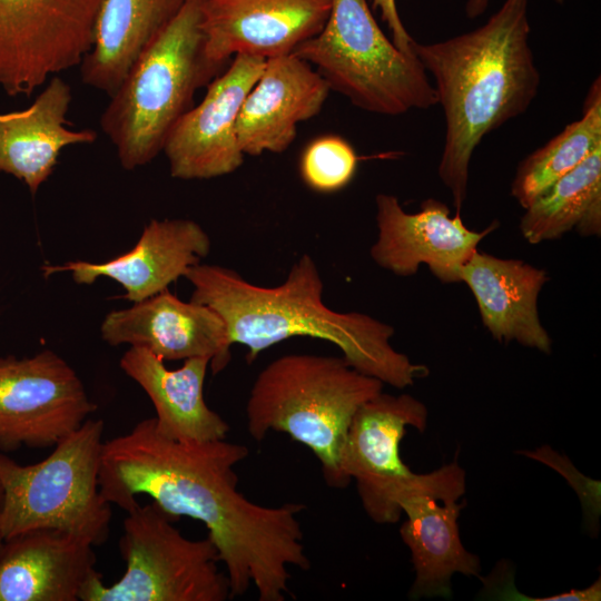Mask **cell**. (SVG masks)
I'll return each mask as SVG.
<instances>
[{"mask_svg": "<svg viewBox=\"0 0 601 601\" xmlns=\"http://www.w3.org/2000/svg\"><path fill=\"white\" fill-rule=\"evenodd\" d=\"M249 450L224 440L183 442L162 436L154 417L104 442L99 489L128 512L146 495L177 520L203 522L228 577L231 598L255 585L259 601H284L289 568L308 570L299 503L264 506L237 489L235 466Z\"/></svg>", "mask_w": 601, "mask_h": 601, "instance_id": "cell-1", "label": "cell"}, {"mask_svg": "<svg viewBox=\"0 0 601 601\" xmlns=\"http://www.w3.org/2000/svg\"><path fill=\"white\" fill-rule=\"evenodd\" d=\"M528 0H505L481 27L453 38L413 45L435 85L445 120L437 174L461 211L470 164L483 138L526 112L541 75L530 46Z\"/></svg>", "mask_w": 601, "mask_h": 601, "instance_id": "cell-2", "label": "cell"}, {"mask_svg": "<svg viewBox=\"0 0 601 601\" xmlns=\"http://www.w3.org/2000/svg\"><path fill=\"white\" fill-rule=\"evenodd\" d=\"M184 277L194 287L190 300L221 316L231 344L248 348L249 364L282 341L309 336L334 344L352 367L396 388L430 373L427 366L412 363L393 348V326L363 313L327 307L322 276L309 255H302L285 282L275 287L254 285L231 268L200 263Z\"/></svg>", "mask_w": 601, "mask_h": 601, "instance_id": "cell-3", "label": "cell"}, {"mask_svg": "<svg viewBox=\"0 0 601 601\" xmlns=\"http://www.w3.org/2000/svg\"><path fill=\"white\" fill-rule=\"evenodd\" d=\"M383 385L343 356L283 355L264 367L252 386L247 431L255 441L270 431L287 433L314 453L327 485L345 489L349 482L339 460L349 424Z\"/></svg>", "mask_w": 601, "mask_h": 601, "instance_id": "cell-4", "label": "cell"}, {"mask_svg": "<svg viewBox=\"0 0 601 601\" xmlns=\"http://www.w3.org/2000/svg\"><path fill=\"white\" fill-rule=\"evenodd\" d=\"M199 2L184 0L140 52L100 117V128L127 170L162 151L195 91L215 75L204 59Z\"/></svg>", "mask_w": 601, "mask_h": 601, "instance_id": "cell-5", "label": "cell"}, {"mask_svg": "<svg viewBox=\"0 0 601 601\" xmlns=\"http://www.w3.org/2000/svg\"><path fill=\"white\" fill-rule=\"evenodd\" d=\"M105 423L88 418L58 442L42 461L22 465L0 451L4 540L33 530H57L104 544L111 504L100 493Z\"/></svg>", "mask_w": 601, "mask_h": 601, "instance_id": "cell-6", "label": "cell"}, {"mask_svg": "<svg viewBox=\"0 0 601 601\" xmlns=\"http://www.w3.org/2000/svg\"><path fill=\"white\" fill-rule=\"evenodd\" d=\"M292 53L365 111L398 116L437 105L421 61L384 35L366 0H332L323 29Z\"/></svg>", "mask_w": 601, "mask_h": 601, "instance_id": "cell-7", "label": "cell"}, {"mask_svg": "<svg viewBox=\"0 0 601 601\" xmlns=\"http://www.w3.org/2000/svg\"><path fill=\"white\" fill-rule=\"evenodd\" d=\"M119 552L126 569L106 585L100 573L85 587L80 601H226L230 584L211 540H191L176 518L155 502L126 512Z\"/></svg>", "mask_w": 601, "mask_h": 601, "instance_id": "cell-8", "label": "cell"}, {"mask_svg": "<svg viewBox=\"0 0 601 601\" xmlns=\"http://www.w3.org/2000/svg\"><path fill=\"white\" fill-rule=\"evenodd\" d=\"M104 0H0V88L30 96L80 66Z\"/></svg>", "mask_w": 601, "mask_h": 601, "instance_id": "cell-9", "label": "cell"}, {"mask_svg": "<svg viewBox=\"0 0 601 601\" xmlns=\"http://www.w3.org/2000/svg\"><path fill=\"white\" fill-rule=\"evenodd\" d=\"M97 410L76 371L45 349L0 356V451L53 447Z\"/></svg>", "mask_w": 601, "mask_h": 601, "instance_id": "cell-10", "label": "cell"}, {"mask_svg": "<svg viewBox=\"0 0 601 601\" xmlns=\"http://www.w3.org/2000/svg\"><path fill=\"white\" fill-rule=\"evenodd\" d=\"M465 493V472L455 461L437 470L415 474L397 504L406 515L400 535L411 552L415 579L411 599L452 595L454 573L479 577L480 559L460 538L457 520Z\"/></svg>", "mask_w": 601, "mask_h": 601, "instance_id": "cell-11", "label": "cell"}, {"mask_svg": "<svg viewBox=\"0 0 601 601\" xmlns=\"http://www.w3.org/2000/svg\"><path fill=\"white\" fill-rule=\"evenodd\" d=\"M428 411L410 394L381 392L365 402L349 424L342 452L344 477L356 481L363 509L378 524L396 523L400 494L415 473L403 462L401 441L407 426L424 432Z\"/></svg>", "mask_w": 601, "mask_h": 601, "instance_id": "cell-12", "label": "cell"}, {"mask_svg": "<svg viewBox=\"0 0 601 601\" xmlns=\"http://www.w3.org/2000/svg\"><path fill=\"white\" fill-rule=\"evenodd\" d=\"M266 59L237 55L215 78L203 100L171 128L162 151L177 179H210L229 175L244 162L236 134L242 105L265 67Z\"/></svg>", "mask_w": 601, "mask_h": 601, "instance_id": "cell-13", "label": "cell"}, {"mask_svg": "<svg viewBox=\"0 0 601 601\" xmlns=\"http://www.w3.org/2000/svg\"><path fill=\"white\" fill-rule=\"evenodd\" d=\"M375 203L378 236L371 257L397 276H412L424 264L441 283H461L462 267L499 226L494 221L482 231L471 230L459 211L451 217L450 208L433 198L415 214L406 213L394 195L378 194Z\"/></svg>", "mask_w": 601, "mask_h": 601, "instance_id": "cell-14", "label": "cell"}, {"mask_svg": "<svg viewBox=\"0 0 601 601\" xmlns=\"http://www.w3.org/2000/svg\"><path fill=\"white\" fill-rule=\"evenodd\" d=\"M332 0H200L206 65L215 73L237 55L292 53L327 21Z\"/></svg>", "mask_w": 601, "mask_h": 601, "instance_id": "cell-15", "label": "cell"}, {"mask_svg": "<svg viewBox=\"0 0 601 601\" xmlns=\"http://www.w3.org/2000/svg\"><path fill=\"white\" fill-rule=\"evenodd\" d=\"M100 334L111 346L142 347L164 362L208 357L213 374L221 372L231 356L233 344L221 316L205 304L180 300L168 288L109 312Z\"/></svg>", "mask_w": 601, "mask_h": 601, "instance_id": "cell-16", "label": "cell"}, {"mask_svg": "<svg viewBox=\"0 0 601 601\" xmlns=\"http://www.w3.org/2000/svg\"><path fill=\"white\" fill-rule=\"evenodd\" d=\"M210 238L191 219H151L137 244L127 253L104 263L85 260L45 265L46 277L69 272L77 284L90 285L108 277L125 289L122 298L137 303L149 298L184 277L210 252Z\"/></svg>", "mask_w": 601, "mask_h": 601, "instance_id": "cell-17", "label": "cell"}, {"mask_svg": "<svg viewBox=\"0 0 601 601\" xmlns=\"http://www.w3.org/2000/svg\"><path fill=\"white\" fill-rule=\"evenodd\" d=\"M329 91L323 76L294 53L266 59L237 118L244 155L285 151L296 138L297 125L319 114Z\"/></svg>", "mask_w": 601, "mask_h": 601, "instance_id": "cell-18", "label": "cell"}, {"mask_svg": "<svg viewBox=\"0 0 601 601\" xmlns=\"http://www.w3.org/2000/svg\"><path fill=\"white\" fill-rule=\"evenodd\" d=\"M93 545L57 530L6 539L0 549V601H80L99 572Z\"/></svg>", "mask_w": 601, "mask_h": 601, "instance_id": "cell-19", "label": "cell"}, {"mask_svg": "<svg viewBox=\"0 0 601 601\" xmlns=\"http://www.w3.org/2000/svg\"><path fill=\"white\" fill-rule=\"evenodd\" d=\"M481 321L499 342L551 353V338L540 322L538 297L548 280L544 269L520 259H504L476 250L461 269Z\"/></svg>", "mask_w": 601, "mask_h": 601, "instance_id": "cell-20", "label": "cell"}, {"mask_svg": "<svg viewBox=\"0 0 601 601\" xmlns=\"http://www.w3.org/2000/svg\"><path fill=\"white\" fill-rule=\"evenodd\" d=\"M71 100L70 86L57 75L30 106L0 112V173L23 181L32 195L51 176L62 149L97 139L95 130L66 126Z\"/></svg>", "mask_w": 601, "mask_h": 601, "instance_id": "cell-21", "label": "cell"}, {"mask_svg": "<svg viewBox=\"0 0 601 601\" xmlns=\"http://www.w3.org/2000/svg\"><path fill=\"white\" fill-rule=\"evenodd\" d=\"M210 359L190 357L169 370L164 361L142 347H129L120 368L150 398L155 426L165 437L183 442L224 440L227 422L205 402L204 383Z\"/></svg>", "mask_w": 601, "mask_h": 601, "instance_id": "cell-22", "label": "cell"}, {"mask_svg": "<svg viewBox=\"0 0 601 601\" xmlns=\"http://www.w3.org/2000/svg\"><path fill=\"white\" fill-rule=\"evenodd\" d=\"M176 11L168 0H104L92 46L80 63L82 82L111 96Z\"/></svg>", "mask_w": 601, "mask_h": 601, "instance_id": "cell-23", "label": "cell"}, {"mask_svg": "<svg viewBox=\"0 0 601 601\" xmlns=\"http://www.w3.org/2000/svg\"><path fill=\"white\" fill-rule=\"evenodd\" d=\"M524 209L520 231L530 244L558 239L573 229L600 236L601 147Z\"/></svg>", "mask_w": 601, "mask_h": 601, "instance_id": "cell-24", "label": "cell"}, {"mask_svg": "<svg viewBox=\"0 0 601 601\" xmlns=\"http://www.w3.org/2000/svg\"><path fill=\"white\" fill-rule=\"evenodd\" d=\"M598 147H601L600 77L590 86L582 117L566 125L560 134L519 164L511 185L512 197L521 207H528Z\"/></svg>", "mask_w": 601, "mask_h": 601, "instance_id": "cell-25", "label": "cell"}, {"mask_svg": "<svg viewBox=\"0 0 601 601\" xmlns=\"http://www.w3.org/2000/svg\"><path fill=\"white\" fill-rule=\"evenodd\" d=\"M357 161V155L348 141L335 135L321 136L303 150L299 174L311 189L335 193L352 181Z\"/></svg>", "mask_w": 601, "mask_h": 601, "instance_id": "cell-26", "label": "cell"}, {"mask_svg": "<svg viewBox=\"0 0 601 601\" xmlns=\"http://www.w3.org/2000/svg\"><path fill=\"white\" fill-rule=\"evenodd\" d=\"M374 9H380L382 20L387 24L392 41L395 47L404 55L414 57L413 45L415 40L405 29L398 14L395 0H372Z\"/></svg>", "mask_w": 601, "mask_h": 601, "instance_id": "cell-27", "label": "cell"}, {"mask_svg": "<svg viewBox=\"0 0 601 601\" xmlns=\"http://www.w3.org/2000/svg\"><path fill=\"white\" fill-rule=\"evenodd\" d=\"M558 4H563L564 0H554ZM490 0H466L465 14L470 19L477 18L487 9Z\"/></svg>", "mask_w": 601, "mask_h": 601, "instance_id": "cell-28", "label": "cell"}, {"mask_svg": "<svg viewBox=\"0 0 601 601\" xmlns=\"http://www.w3.org/2000/svg\"><path fill=\"white\" fill-rule=\"evenodd\" d=\"M2 510H3V489L0 483V549L4 542V538L1 531V516H2Z\"/></svg>", "mask_w": 601, "mask_h": 601, "instance_id": "cell-29", "label": "cell"}, {"mask_svg": "<svg viewBox=\"0 0 601 601\" xmlns=\"http://www.w3.org/2000/svg\"><path fill=\"white\" fill-rule=\"evenodd\" d=\"M174 10H177L184 0H168Z\"/></svg>", "mask_w": 601, "mask_h": 601, "instance_id": "cell-30", "label": "cell"}]
</instances>
